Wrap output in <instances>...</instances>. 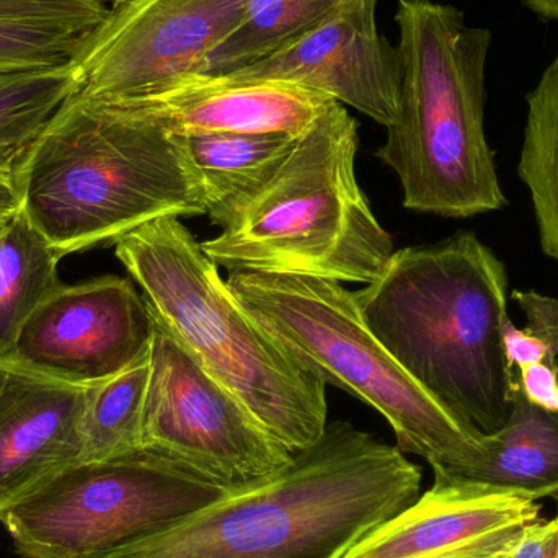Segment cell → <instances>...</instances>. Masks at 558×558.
I'll list each match as a JSON object with an SVG mask.
<instances>
[{"label": "cell", "mask_w": 558, "mask_h": 558, "mask_svg": "<svg viewBox=\"0 0 558 558\" xmlns=\"http://www.w3.org/2000/svg\"><path fill=\"white\" fill-rule=\"evenodd\" d=\"M531 500L558 494V412L531 403L513 377L511 412L494 435H485L484 451L458 477Z\"/></svg>", "instance_id": "obj_16"}, {"label": "cell", "mask_w": 558, "mask_h": 558, "mask_svg": "<svg viewBox=\"0 0 558 558\" xmlns=\"http://www.w3.org/2000/svg\"><path fill=\"white\" fill-rule=\"evenodd\" d=\"M527 5L544 19L558 20V0H526Z\"/></svg>", "instance_id": "obj_30"}, {"label": "cell", "mask_w": 558, "mask_h": 558, "mask_svg": "<svg viewBox=\"0 0 558 558\" xmlns=\"http://www.w3.org/2000/svg\"><path fill=\"white\" fill-rule=\"evenodd\" d=\"M554 501H556V505H557V510H558V494L554 495Z\"/></svg>", "instance_id": "obj_32"}, {"label": "cell", "mask_w": 558, "mask_h": 558, "mask_svg": "<svg viewBox=\"0 0 558 558\" xmlns=\"http://www.w3.org/2000/svg\"><path fill=\"white\" fill-rule=\"evenodd\" d=\"M420 495L422 471L397 446L327 423L277 474L118 558H344Z\"/></svg>", "instance_id": "obj_1"}, {"label": "cell", "mask_w": 558, "mask_h": 558, "mask_svg": "<svg viewBox=\"0 0 558 558\" xmlns=\"http://www.w3.org/2000/svg\"><path fill=\"white\" fill-rule=\"evenodd\" d=\"M77 88L72 62L36 71L0 72V140L36 136Z\"/></svg>", "instance_id": "obj_22"}, {"label": "cell", "mask_w": 558, "mask_h": 558, "mask_svg": "<svg viewBox=\"0 0 558 558\" xmlns=\"http://www.w3.org/2000/svg\"><path fill=\"white\" fill-rule=\"evenodd\" d=\"M357 146L356 120L331 101L264 179L209 208L222 232L203 252L229 271L379 278L396 251L357 185Z\"/></svg>", "instance_id": "obj_4"}, {"label": "cell", "mask_w": 558, "mask_h": 558, "mask_svg": "<svg viewBox=\"0 0 558 558\" xmlns=\"http://www.w3.org/2000/svg\"><path fill=\"white\" fill-rule=\"evenodd\" d=\"M518 173L530 192L541 248L558 264V52L527 95Z\"/></svg>", "instance_id": "obj_18"}, {"label": "cell", "mask_w": 558, "mask_h": 558, "mask_svg": "<svg viewBox=\"0 0 558 558\" xmlns=\"http://www.w3.org/2000/svg\"><path fill=\"white\" fill-rule=\"evenodd\" d=\"M226 75L299 85L386 128L399 105V51L377 33L376 20L341 7L277 54Z\"/></svg>", "instance_id": "obj_13"}, {"label": "cell", "mask_w": 558, "mask_h": 558, "mask_svg": "<svg viewBox=\"0 0 558 558\" xmlns=\"http://www.w3.org/2000/svg\"><path fill=\"white\" fill-rule=\"evenodd\" d=\"M228 495L141 448L69 465L5 508L0 523L25 558H118Z\"/></svg>", "instance_id": "obj_8"}, {"label": "cell", "mask_w": 558, "mask_h": 558, "mask_svg": "<svg viewBox=\"0 0 558 558\" xmlns=\"http://www.w3.org/2000/svg\"><path fill=\"white\" fill-rule=\"evenodd\" d=\"M513 299L526 315V327L510 317L504 324V350L511 369L549 367L558 376V299L537 291H513Z\"/></svg>", "instance_id": "obj_24"}, {"label": "cell", "mask_w": 558, "mask_h": 558, "mask_svg": "<svg viewBox=\"0 0 558 558\" xmlns=\"http://www.w3.org/2000/svg\"><path fill=\"white\" fill-rule=\"evenodd\" d=\"M173 133H302L335 101L288 82L190 74L121 98Z\"/></svg>", "instance_id": "obj_15"}, {"label": "cell", "mask_w": 558, "mask_h": 558, "mask_svg": "<svg viewBox=\"0 0 558 558\" xmlns=\"http://www.w3.org/2000/svg\"><path fill=\"white\" fill-rule=\"evenodd\" d=\"M245 311L325 384L373 407L392 426L397 448L456 477L484 451V433L429 396L367 330L354 292L330 279L229 271Z\"/></svg>", "instance_id": "obj_7"}, {"label": "cell", "mask_w": 558, "mask_h": 558, "mask_svg": "<svg viewBox=\"0 0 558 558\" xmlns=\"http://www.w3.org/2000/svg\"><path fill=\"white\" fill-rule=\"evenodd\" d=\"M514 379L523 396L534 405L558 412V376L543 364L514 369Z\"/></svg>", "instance_id": "obj_28"}, {"label": "cell", "mask_w": 558, "mask_h": 558, "mask_svg": "<svg viewBox=\"0 0 558 558\" xmlns=\"http://www.w3.org/2000/svg\"><path fill=\"white\" fill-rule=\"evenodd\" d=\"M377 0H338V7L361 13L369 20H376Z\"/></svg>", "instance_id": "obj_29"}, {"label": "cell", "mask_w": 558, "mask_h": 558, "mask_svg": "<svg viewBox=\"0 0 558 558\" xmlns=\"http://www.w3.org/2000/svg\"><path fill=\"white\" fill-rule=\"evenodd\" d=\"M354 298L367 330L452 415L484 435L507 423L508 274L474 232L393 252Z\"/></svg>", "instance_id": "obj_2"}, {"label": "cell", "mask_w": 558, "mask_h": 558, "mask_svg": "<svg viewBox=\"0 0 558 558\" xmlns=\"http://www.w3.org/2000/svg\"><path fill=\"white\" fill-rule=\"evenodd\" d=\"M147 307L288 451L327 426L325 383L238 301L218 265L179 218H160L114 242Z\"/></svg>", "instance_id": "obj_6"}, {"label": "cell", "mask_w": 558, "mask_h": 558, "mask_svg": "<svg viewBox=\"0 0 558 558\" xmlns=\"http://www.w3.org/2000/svg\"><path fill=\"white\" fill-rule=\"evenodd\" d=\"M338 9V0H251L241 25L206 59L202 74L226 75L277 54Z\"/></svg>", "instance_id": "obj_20"}, {"label": "cell", "mask_w": 558, "mask_h": 558, "mask_svg": "<svg viewBox=\"0 0 558 558\" xmlns=\"http://www.w3.org/2000/svg\"><path fill=\"white\" fill-rule=\"evenodd\" d=\"M539 513L537 501L517 492L435 477L415 504L344 558H498Z\"/></svg>", "instance_id": "obj_12"}, {"label": "cell", "mask_w": 558, "mask_h": 558, "mask_svg": "<svg viewBox=\"0 0 558 558\" xmlns=\"http://www.w3.org/2000/svg\"><path fill=\"white\" fill-rule=\"evenodd\" d=\"M59 260L23 209L0 229V360L26 318L61 284Z\"/></svg>", "instance_id": "obj_17"}, {"label": "cell", "mask_w": 558, "mask_h": 558, "mask_svg": "<svg viewBox=\"0 0 558 558\" xmlns=\"http://www.w3.org/2000/svg\"><path fill=\"white\" fill-rule=\"evenodd\" d=\"M23 213L59 257L114 244L160 218L208 215L182 136L123 101L75 92L29 144Z\"/></svg>", "instance_id": "obj_3"}, {"label": "cell", "mask_w": 558, "mask_h": 558, "mask_svg": "<svg viewBox=\"0 0 558 558\" xmlns=\"http://www.w3.org/2000/svg\"><path fill=\"white\" fill-rule=\"evenodd\" d=\"M35 137L0 140V229L23 209L22 166Z\"/></svg>", "instance_id": "obj_26"}, {"label": "cell", "mask_w": 558, "mask_h": 558, "mask_svg": "<svg viewBox=\"0 0 558 558\" xmlns=\"http://www.w3.org/2000/svg\"><path fill=\"white\" fill-rule=\"evenodd\" d=\"M111 3L110 7L120 5V3L126 2V0H108Z\"/></svg>", "instance_id": "obj_31"}, {"label": "cell", "mask_w": 558, "mask_h": 558, "mask_svg": "<svg viewBox=\"0 0 558 558\" xmlns=\"http://www.w3.org/2000/svg\"><path fill=\"white\" fill-rule=\"evenodd\" d=\"M498 558H558V514L527 524Z\"/></svg>", "instance_id": "obj_27"}, {"label": "cell", "mask_w": 558, "mask_h": 558, "mask_svg": "<svg viewBox=\"0 0 558 558\" xmlns=\"http://www.w3.org/2000/svg\"><path fill=\"white\" fill-rule=\"evenodd\" d=\"M88 33L61 23L0 20V72L71 64Z\"/></svg>", "instance_id": "obj_23"}, {"label": "cell", "mask_w": 558, "mask_h": 558, "mask_svg": "<svg viewBox=\"0 0 558 558\" xmlns=\"http://www.w3.org/2000/svg\"><path fill=\"white\" fill-rule=\"evenodd\" d=\"M149 312L153 340L143 448L192 469L229 494L281 471L292 452Z\"/></svg>", "instance_id": "obj_9"}, {"label": "cell", "mask_w": 558, "mask_h": 558, "mask_svg": "<svg viewBox=\"0 0 558 558\" xmlns=\"http://www.w3.org/2000/svg\"><path fill=\"white\" fill-rule=\"evenodd\" d=\"M149 374L150 350L117 376L87 386L81 422V462L117 458L143 448Z\"/></svg>", "instance_id": "obj_19"}, {"label": "cell", "mask_w": 558, "mask_h": 558, "mask_svg": "<svg viewBox=\"0 0 558 558\" xmlns=\"http://www.w3.org/2000/svg\"><path fill=\"white\" fill-rule=\"evenodd\" d=\"M180 136L190 163L215 206L264 179L298 134L219 131Z\"/></svg>", "instance_id": "obj_21"}, {"label": "cell", "mask_w": 558, "mask_h": 558, "mask_svg": "<svg viewBox=\"0 0 558 558\" xmlns=\"http://www.w3.org/2000/svg\"><path fill=\"white\" fill-rule=\"evenodd\" d=\"M110 12L105 0H0V20L61 23L92 32Z\"/></svg>", "instance_id": "obj_25"}, {"label": "cell", "mask_w": 558, "mask_h": 558, "mask_svg": "<svg viewBox=\"0 0 558 558\" xmlns=\"http://www.w3.org/2000/svg\"><path fill=\"white\" fill-rule=\"evenodd\" d=\"M400 92L376 156L399 177L403 206L469 219L508 205L485 133L492 33L435 0H399Z\"/></svg>", "instance_id": "obj_5"}, {"label": "cell", "mask_w": 558, "mask_h": 558, "mask_svg": "<svg viewBox=\"0 0 558 558\" xmlns=\"http://www.w3.org/2000/svg\"><path fill=\"white\" fill-rule=\"evenodd\" d=\"M153 317L133 279L61 282L26 318L0 361L49 379L92 386L150 350Z\"/></svg>", "instance_id": "obj_11"}, {"label": "cell", "mask_w": 558, "mask_h": 558, "mask_svg": "<svg viewBox=\"0 0 558 558\" xmlns=\"http://www.w3.org/2000/svg\"><path fill=\"white\" fill-rule=\"evenodd\" d=\"M85 390L0 361V513L81 462Z\"/></svg>", "instance_id": "obj_14"}, {"label": "cell", "mask_w": 558, "mask_h": 558, "mask_svg": "<svg viewBox=\"0 0 558 558\" xmlns=\"http://www.w3.org/2000/svg\"><path fill=\"white\" fill-rule=\"evenodd\" d=\"M251 0H126L110 7L72 61L77 94L121 100L183 75L241 25Z\"/></svg>", "instance_id": "obj_10"}]
</instances>
